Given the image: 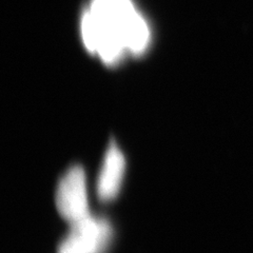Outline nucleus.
Instances as JSON below:
<instances>
[{"instance_id": "f257e3e1", "label": "nucleus", "mask_w": 253, "mask_h": 253, "mask_svg": "<svg viewBox=\"0 0 253 253\" xmlns=\"http://www.w3.org/2000/svg\"><path fill=\"white\" fill-rule=\"evenodd\" d=\"M90 52L113 65L126 51L138 54L149 42V29L130 0H93L82 22Z\"/></svg>"}, {"instance_id": "f03ea898", "label": "nucleus", "mask_w": 253, "mask_h": 253, "mask_svg": "<svg viewBox=\"0 0 253 253\" xmlns=\"http://www.w3.org/2000/svg\"><path fill=\"white\" fill-rule=\"evenodd\" d=\"M55 201L59 214L70 224L91 215L88 184L83 167L75 165L63 174L57 186Z\"/></svg>"}, {"instance_id": "7ed1b4c3", "label": "nucleus", "mask_w": 253, "mask_h": 253, "mask_svg": "<svg viewBox=\"0 0 253 253\" xmlns=\"http://www.w3.org/2000/svg\"><path fill=\"white\" fill-rule=\"evenodd\" d=\"M112 239V227L102 217L89 215L71 224L58 253H104Z\"/></svg>"}, {"instance_id": "20e7f679", "label": "nucleus", "mask_w": 253, "mask_h": 253, "mask_svg": "<svg viewBox=\"0 0 253 253\" xmlns=\"http://www.w3.org/2000/svg\"><path fill=\"white\" fill-rule=\"evenodd\" d=\"M126 171L125 154L116 142L111 141L102 160L96 181V193L101 202H112L121 193Z\"/></svg>"}]
</instances>
